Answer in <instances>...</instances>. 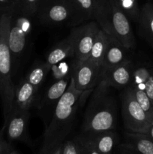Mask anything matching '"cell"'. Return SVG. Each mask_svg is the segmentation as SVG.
<instances>
[{
  "label": "cell",
  "mask_w": 153,
  "mask_h": 154,
  "mask_svg": "<svg viewBox=\"0 0 153 154\" xmlns=\"http://www.w3.org/2000/svg\"><path fill=\"white\" fill-rule=\"evenodd\" d=\"M89 93L76 90L70 78L67 90L54 108L50 123L44 134L39 154H49L64 143L73 127L81 102Z\"/></svg>",
  "instance_id": "1"
},
{
  "label": "cell",
  "mask_w": 153,
  "mask_h": 154,
  "mask_svg": "<svg viewBox=\"0 0 153 154\" xmlns=\"http://www.w3.org/2000/svg\"><path fill=\"white\" fill-rule=\"evenodd\" d=\"M98 84L94 88L82 123V133L115 130L117 124L116 105L108 89Z\"/></svg>",
  "instance_id": "2"
},
{
  "label": "cell",
  "mask_w": 153,
  "mask_h": 154,
  "mask_svg": "<svg viewBox=\"0 0 153 154\" xmlns=\"http://www.w3.org/2000/svg\"><path fill=\"white\" fill-rule=\"evenodd\" d=\"M94 20L108 35L116 39L127 49H134V35L130 18L112 0H97Z\"/></svg>",
  "instance_id": "3"
},
{
  "label": "cell",
  "mask_w": 153,
  "mask_h": 154,
  "mask_svg": "<svg viewBox=\"0 0 153 154\" xmlns=\"http://www.w3.org/2000/svg\"><path fill=\"white\" fill-rule=\"evenodd\" d=\"M11 12L0 14V98L4 120L13 105L15 85L13 82V58L8 45V30Z\"/></svg>",
  "instance_id": "4"
},
{
  "label": "cell",
  "mask_w": 153,
  "mask_h": 154,
  "mask_svg": "<svg viewBox=\"0 0 153 154\" xmlns=\"http://www.w3.org/2000/svg\"><path fill=\"white\" fill-rule=\"evenodd\" d=\"M34 18L35 16L17 8L12 11L8 30V45L13 63L19 60L28 49Z\"/></svg>",
  "instance_id": "5"
},
{
  "label": "cell",
  "mask_w": 153,
  "mask_h": 154,
  "mask_svg": "<svg viewBox=\"0 0 153 154\" xmlns=\"http://www.w3.org/2000/svg\"><path fill=\"white\" fill-rule=\"evenodd\" d=\"M121 102L123 120L127 132L146 133L152 123L136 102L129 87L123 89L121 94Z\"/></svg>",
  "instance_id": "6"
},
{
  "label": "cell",
  "mask_w": 153,
  "mask_h": 154,
  "mask_svg": "<svg viewBox=\"0 0 153 154\" xmlns=\"http://www.w3.org/2000/svg\"><path fill=\"white\" fill-rule=\"evenodd\" d=\"M72 17L70 0H41L35 18L46 26L68 24Z\"/></svg>",
  "instance_id": "7"
},
{
  "label": "cell",
  "mask_w": 153,
  "mask_h": 154,
  "mask_svg": "<svg viewBox=\"0 0 153 154\" xmlns=\"http://www.w3.org/2000/svg\"><path fill=\"white\" fill-rule=\"evenodd\" d=\"M101 66L88 60L74 61L71 65V79L75 88L81 92H91L100 83Z\"/></svg>",
  "instance_id": "8"
},
{
  "label": "cell",
  "mask_w": 153,
  "mask_h": 154,
  "mask_svg": "<svg viewBox=\"0 0 153 154\" xmlns=\"http://www.w3.org/2000/svg\"><path fill=\"white\" fill-rule=\"evenodd\" d=\"M100 26L97 22L89 21L74 27V61L86 60L89 54Z\"/></svg>",
  "instance_id": "9"
},
{
  "label": "cell",
  "mask_w": 153,
  "mask_h": 154,
  "mask_svg": "<svg viewBox=\"0 0 153 154\" xmlns=\"http://www.w3.org/2000/svg\"><path fill=\"white\" fill-rule=\"evenodd\" d=\"M29 110H12L4 120L5 134L9 142H28Z\"/></svg>",
  "instance_id": "10"
},
{
  "label": "cell",
  "mask_w": 153,
  "mask_h": 154,
  "mask_svg": "<svg viewBox=\"0 0 153 154\" xmlns=\"http://www.w3.org/2000/svg\"><path fill=\"white\" fill-rule=\"evenodd\" d=\"M134 63L130 59L123 64L102 71L99 84L106 87L124 89L131 82Z\"/></svg>",
  "instance_id": "11"
},
{
  "label": "cell",
  "mask_w": 153,
  "mask_h": 154,
  "mask_svg": "<svg viewBox=\"0 0 153 154\" xmlns=\"http://www.w3.org/2000/svg\"><path fill=\"white\" fill-rule=\"evenodd\" d=\"M129 52L130 50L109 35L107 47L101 63L102 71L112 69L127 62L130 59Z\"/></svg>",
  "instance_id": "12"
},
{
  "label": "cell",
  "mask_w": 153,
  "mask_h": 154,
  "mask_svg": "<svg viewBox=\"0 0 153 154\" xmlns=\"http://www.w3.org/2000/svg\"><path fill=\"white\" fill-rule=\"evenodd\" d=\"M129 87L144 90L153 103V65L135 64Z\"/></svg>",
  "instance_id": "13"
},
{
  "label": "cell",
  "mask_w": 153,
  "mask_h": 154,
  "mask_svg": "<svg viewBox=\"0 0 153 154\" xmlns=\"http://www.w3.org/2000/svg\"><path fill=\"white\" fill-rule=\"evenodd\" d=\"M97 0H70L72 17L68 26H78L94 20Z\"/></svg>",
  "instance_id": "14"
},
{
  "label": "cell",
  "mask_w": 153,
  "mask_h": 154,
  "mask_svg": "<svg viewBox=\"0 0 153 154\" xmlns=\"http://www.w3.org/2000/svg\"><path fill=\"white\" fill-rule=\"evenodd\" d=\"M38 90L25 78L15 86L12 110H29L35 102ZM11 110V111H12Z\"/></svg>",
  "instance_id": "15"
},
{
  "label": "cell",
  "mask_w": 153,
  "mask_h": 154,
  "mask_svg": "<svg viewBox=\"0 0 153 154\" xmlns=\"http://www.w3.org/2000/svg\"><path fill=\"white\" fill-rule=\"evenodd\" d=\"M81 135L101 154H111L118 141V135L115 130H106Z\"/></svg>",
  "instance_id": "16"
},
{
  "label": "cell",
  "mask_w": 153,
  "mask_h": 154,
  "mask_svg": "<svg viewBox=\"0 0 153 154\" xmlns=\"http://www.w3.org/2000/svg\"><path fill=\"white\" fill-rule=\"evenodd\" d=\"M74 56V33L70 32V34L57 43L49 51L46 57V63L52 67L59 62L63 61L69 57Z\"/></svg>",
  "instance_id": "17"
},
{
  "label": "cell",
  "mask_w": 153,
  "mask_h": 154,
  "mask_svg": "<svg viewBox=\"0 0 153 154\" xmlns=\"http://www.w3.org/2000/svg\"><path fill=\"white\" fill-rule=\"evenodd\" d=\"M71 77V76H70ZM70 77L56 81L46 91L43 98L40 100L39 108H47L54 107L67 90L70 81Z\"/></svg>",
  "instance_id": "18"
},
{
  "label": "cell",
  "mask_w": 153,
  "mask_h": 154,
  "mask_svg": "<svg viewBox=\"0 0 153 154\" xmlns=\"http://www.w3.org/2000/svg\"><path fill=\"white\" fill-rule=\"evenodd\" d=\"M137 23L140 35L153 48V3L142 5Z\"/></svg>",
  "instance_id": "19"
},
{
  "label": "cell",
  "mask_w": 153,
  "mask_h": 154,
  "mask_svg": "<svg viewBox=\"0 0 153 154\" xmlns=\"http://www.w3.org/2000/svg\"><path fill=\"white\" fill-rule=\"evenodd\" d=\"M125 147L136 154H153V141L146 134L132 133L127 132Z\"/></svg>",
  "instance_id": "20"
},
{
  "label": "cell",
  "mask_w": 153,
  "mask_h": 154,
  "mask_svg": "<svg viewBox=\"0 0 153 154\" xmlns=\"http://www.w3.org/2000/svg\"><path fill=\"white\" fill-rule=\"evenodd\" d=\"M108 39L109 35L100 29L86 60L101 66L102 60L107 47Z\"/></svg>",
  "instance_id": "21"
},
{
  "label": "cell",
  "mask_w": 153,
  "mask_h": 154,
  "mask_svg": "<svg viewBox=\"0 0 153 154\" xmlns=\"http://www.w3.org/2000/svg\"><path fill=\"white\" fill-rule=\"evenodd\" d=\"M50 71L51 66L46 62L37 61L24 78L38 90Z\"/></svg>",
  "instance_id": "22"
},
{
  "label": "cell",
  "mask_w": 153,
  "mask_h": 154,
  "mask_svg": "<svg viewBox=\"0 0 153 154\" xmlns=\"http://www.w3.org/2000/svg\"><path fill=\"white\" fill-rule=\"evenodd\" d=\"M123 12L132 20L137 22L140 8L137 0H112Z\"/></svg>",
  "instance_id": "23"
},
{
  "label": "cell",
  "mask_w": 153,
  "mask_h": 154,
  "mask_svg": "<svg viewBox=\"0 0 153 154\" xmlns=\"http://www.w3.org/2000/svg\"><path fill=\"white\" fill-rule=\"evenodd\" d=\"M129 87L131 90L132 93L136 99V102L143 109L149 120L153 123V103L152 102L151 99H149L148 95L144 90H140V89L135 88V87Z\"/></svg>",
  "instance_id": "24"
},
{
  "label": "cell",
  "mask_w": 153,
  "mask_h": 154,
  "mask_svg": "<svg viewBox=\"0 0 153 154\" xmlns=\"http://www.w3.org/2000/svg\"><path fill=\"white\" fill-rule=\"evenodd\" d=\"M51 71L56 81L71 76V66L68 65L64 60L52 66Z\"/></svg>",
  "instance_id": "25"
},
{
  "label": "cell",
  "mask_w": 153,
  "mask_h": 154,
  "mask_svg": "<svg viewBox=\"0 0 153 154\" xmlns=\"http://www.w3.org/2000/svg\"><path fill=\"white\" fill-rule=\"evenodd\" d=\"M41 0H16V7L20 10L35 16Z\"/></svg>",
  "instance_id": "26"
},
{
  "label": "cell",
  "mask_w": 153,
  "mask_h": 154,
  "mask_svg": "<svg viewBox=\"0 0 153 154\" xmlns=\"http://www.w3.org/2000/svg\"><path fill=\"white\" fill-rule=\"evenodd\" d=\"M61 154H81L76 137L64 141L62 147Z\"/></svg>",
  "instance_id": "27"
},
{
  "label": "cell",
  "mask_w": 153,
  "mask_h": 154,
  "mask_svg": "<svg viewBox=\"0 0 153 154\" xmlns=\"http://www.w3.org/2000/svg\"><path fill=\"white\" fill-rule=\"evenodd\" d=\"M76 138L79 144L81 154H101L99 153L81 134L76 136Z\"/></svg>",
  "instance_id": "28"
},
{
  "label": "cell",
  "mask_w": 153,
  "mask_h": 154,
  "mask_svg": "<svg viewBox=\"0 0 153 154\" xmlns=\"http://www.w3.org/2000/svg\"><path fill=\"white\" fill-rule=\"evenodd\" d=\"M4 134H5V125L3 124L2 127L0 129V154H7L13 150L11 143L4 138Z\"/></svg>",
  "instance_id": "29"
},
{
  "label": "cell",
  "mask_w": 153,
  "mask_h": 154,
  "mask_svg": "<svg viewBox=\"0 0 153 154\" xmlns=\"http://www.w3.org/2000/svg\"><path fill=\"white\" fill-rule=\"evenodd\" d=\"M16 7V0H0V14L12 11Z\"/></svg>",
  "instance_id": "30"
},
{
  "label": "cell",
  "mask_w": 153,
  "mask_h": 154,
  "mask_svg": "<svg viewBox=\"0 0 153 154\" xmlns=\"http://www.w3.org/2000/svg\"><path fill=\"white\" fill-rule=\"evenodd\" d=\"M146 135L148 138H151V139L153 141V123L149 126V127H148V130H147Z\"/></svg>",
  "instance_id": "31"
},
{
  "label": "cell",
  "mask_w": 153,
  "mask_h": 154,
  "mask_svg": "<svg viewBox=\"0 0 153 154\" xmlns=\"http://www.w3.org/2000/svg\"><path fill=\"white\" fill-rule=\"evenodd\" d=\"M119 154H136L135 152H134L133 150H130V149L127 148V147H125L124 146H123V149L122 150L121 153Z\"/></svg>",
  "instance_id": "32"
},
{
  "label": "cell",
  "mask_w": 153,
  "mask_h": 154,
  "mask_svg": "<svg viewBox=\"0 0 153 154\" xmlns=\"http://www.w3.org/2000/svg\"><path fill=\"white\" fill-rule=\"evenodd\" d=\"M62 144L59 147H58L57 148H56L55 150H52L51 153H50L49 154H61V150H62Z\"/></svg>",
  "instance_id": "33"
},
{
  "label": "cell",
  "mask_w": 153,
  "mask_h": 154,
  "mask_svg": "<svg viewBox=\"0 0 153 154\" xmlns=\"http://www.w3.org/2000/svg\"><path fill=\"white\" fill-rule=\"evenodd\" d=\"M7 154H18V153H17V152H16V151H14V150H12L11 151H10L9 153H8Z\"/></svg>",
  "instance_id": "34"
}]
</instances>
